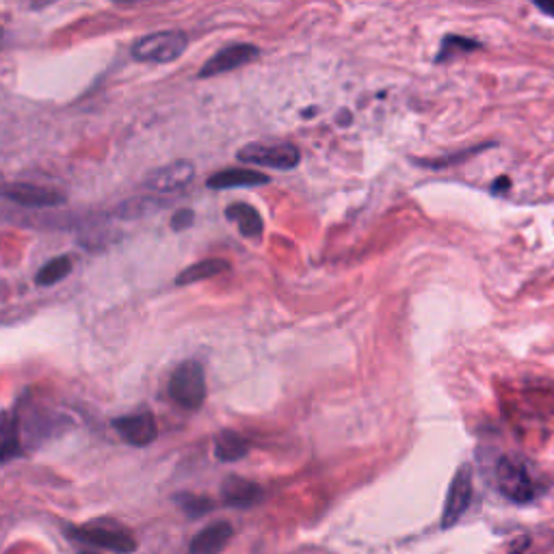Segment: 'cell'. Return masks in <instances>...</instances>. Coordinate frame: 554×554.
<instances>
[{
    "label": "cell",
    "instance_id": "6da1fadb",
    "mask_svg": "<svg viewBox=\"0 0 554 554\" xmlns=\"http://www.w3.org/2000/svg\"><path fill=\"white\" fill-rule=\"evenodd\" d=\"M70 535L87 546L128 554L137 550V539L124 524L115 520H94L83 526H74Z\"/></svg>",
    "mask_w": 554,
    "mask_h": 554
},
{
    "label": "cell",
    "instance_id": "7a4b0ae2",
    "mask_svg": "<svg viewBox=\"0 0 554 554\" xmlns=\"http://www.w3.org/2000/svg\"><path fill=\"white\" fill-rule=\"evenodd\" d=\"M169 394L184 410H200L206 399V377L202 364L193 360L180 364L176 373L171 375Z\"/></svg>",
    "mask_w": 554,
    "mask_h": 554
},
{
    "label": "cell",
    "instance_id": "3957f363",
    "mask_svg": "<svg viewBox=\"0 0 554 554\" xmlns=\"http://www.w3.org/2000/svg\"><path fill=\"white\" fill-rule=\"evenodd\" d=\"M496 481L498 490L503 492V496L509 498L511 503L526 505L537 496V487L529 468L516 457H503L498 461Z\"/></svg>",
    "mask_w": 554,
    "mask_h": 554
},
{
    "label": "cell",
    "instance_id": "277c9868",
    "mask_svg": "<svg viewBox=\"0 0 554 554\" xmlns=\"http://www.w3.org/2000/svg\"><path fill=\"white\" fill-rule=\"evenodd\" d=\"M189 39L180 31H163L141 37L133 46V57L145 63H171L182 57Z\"/></svg>",
    "mask_w": 554,
    "mask_h": 554
},
{
    "label": "cell",
    "instance_id": "5b68a950",
    "mask_svg": "<svg viewBox=\"0 0 554 554\" xmlns=\"http://www.w3.org/2000/svg\"><path fill=\"white\" fill-rule=\"evenodd\" d=\"M239 161L286 171L299 165L301 154L293 143H249L239 150Z\"/></svg>",
    "mask_w": 554,
    "mask_h": 554
},
{
    "label": "cell",
    "instance_id": "8992f818",
    "mask_svg": "<svg viewBox=\"0 0 554 554\" xmlns=\"http://www.w3.org/2000/svg\"><path fill=\"white\" fill-rule=\"evenodd\" d=\"M470 500H472V472L468 466H461L455 472L451 487H448V496L442 513L444 529H451L453 524L461 520V516H464L470 507Z\"/></svg>",
    "mask_w": 554,
    "mask_h": 554
},
{
    "label": "cell",
    "instance_id": "52a82bcc",
    "mask_svg": "<svg viewBox=\"0 0 554 554\" xmlns=\"http://www.w3.org/2000/svg\"><path fill=\"white\" fill-rule=\"evenodd\" d=\"M0 197L26 208H46V206H59L65 202L63 193L37 187V184H29V182L3 184V187H0Z\"/></svg>",
    "mask_w": 554,
    "mask_h": 554
},
{
    "label": "cell",
    "instance_id": "ba28073f",
    "mask_svg": "<svg viewBox=\"0 0 554 554\" xmlns=\"http://www.w3.org/2000/svg\"><path fill=\"white\" fill-rule=\"evenodd\" d=\"M258 59V48L252 46V44H234V46H228L223 48L221 52H217L215 57H210L204 68L200 70V76L202 78H210V76H219V74H226V72H232V70H239L243 68V65L252 63Z\"/></svg>",
    "mask_w": 554,
    "mask_h": 554
},
{
    "label": "cell",
    "instance_id": "9c48e42d",
    "mask_svg": "<svg viewBox=\"0 0 554 554\" xmlns=\"http://www.w3.org/2000/svg\"><path fill=\"white\" fill-rule=\"evenodd\" d=\"M113 429L120 433V438L133 446H148L158 438L156 418L150 412L130 414L113 420Z\"/></svg>",
    "mask_w": 554,
    "mask_h": 554
},
{
    "label": "cell",
    "instance_id": "30bf717a",
    "mask_svg": "<svg viewBox=\"0 0 554 554\" xmlns=\"http://www.w3.org/2000/svg\"><path fill=\"white\" fill-rule=\"evenodd\" d=\"M195 176V167L191 161H174L161 169H156L148 178V187L158 193H176L187 187Z\"/></svg>",
    "mask_w": 554,
    "mask_h": 554
},
{
    "label": "cell",
    "instance_id": "8fae6325",
    "mask_svg": "<svg viewBox=\"0 0 554 554\" xmlns=\"http://www.w3.org/2000/svg\"><path fill=\"white\" fill-rule=\"evenodd\" d=\"M221 496L230 507L249 509L260 505L262 500H265V490H262V487L254 481H247L243 477H236V474H230V477L221 485Z\"/></svg>",
    "mask_w": 554,
    "mask_h": 554
},
{
    "label": "cell",
    "instance_id": "7c38bea8",
    "mask_svg": "<svg viewBox=\"0 0 554 554\" xmlns=\"http://www.w3.org/2000/svg\"><path fill=\"white\" fill-rule=\"evenodd\" d=\"M232 535H234V529L230 522H226V520L213 522V524H208L204 531H200L193 537L189 550H191V554H219V552H223V548L228 546Z\"/></svg>",
    "mask_w": 554,
    "mask_h": 554
},
{
    "label": "cell",
    "instance_id": "4fadbf2b",
    "mask_svg": "<svg viewBox=\"0 0 554 554\" xmlns=\"http://www.w3.org/2000/svg\"><path fill=\"white\" fill-rule=\"evenodd\" d=\"M271 178L258 174L254 169H223L206 180L208 189H232V187H258L267 184Z\"/></svg>",
    "mask_w": 554,
    "mask_h": 554
},
{
    "label": "cell",
    "instance_id": "5bb4252c",
    "mask_svg": "<svg viewBox=\"0 0 554 554\" xmlns=\"http://www.w3.org/2000/svg\"><path fill=\"white\" fill-rule=\"evenodd\" d=\"M226 217L234 221L239 226L241 234L247 236V239H258L265 230V223H262V217L254 206H249L245 202H236L226 208Z\"/></svg>",
    "mask_w": 554,
    "mask_h": 554
},
{
    "label": "cell",
    "instance_id": "9a60e30c",
    "mask_svg": "<svg viewBox=\"0 0 554 554\" xmlns=\"http://www.w3.org/2000/svg\"><path fill=\"white\" fill-rule=\"evenodd\" d=\"M230 271V262L228 260H202V262H195V265L187 267L184 271L178 273L176 277V284L178 286H189V284H195V282H204V280H210V277H217L221 273Z\"/></svg>",
    "mask_w": 554,
    "mask_h": 554
},
{
    "label": "cell",
    "instance_id": "2e32d148",
    "mask_svg": "<svg viewBox=\"0 0 554 554\" xmlns=\"http://www.w3.org/2000/svg\"><path fill=\"white\" fill-rule=\"evenodd\" d=\"M249 453V442L236 431H221L215 438V455L221 461H239Z\"/></svg>",
    "mask_w": 554,
    "mask_h": 554
},
{
    "label": "cell",
    "instance_id": "e0dca14e",
    "mask_svg": "<svg viewBox=\"0 0 554 554\" xmlns=\"http://www.w3.org/2000/svg\"><path fill=\"white\" fill-rule=\"evenodd\" d=\"M70 271H72V260L68 256L52 258L48 265H44L37 271L35 282L37 286H55L63 280V277H68Z\"/></svg>",
    "mask_w": 554,
    "mask_h": 554
},
{
    "label": "cell",
    "instance_id": "ac0fdd59",
    "mask_svg": "<svg viewBox=\"0 0 554 554\" xmlns=\"http://www.w3.org/2000/svg\"><path fill=\"white\" fill-rule=\"evenodd\" d=\"M474 48H479V44H477V42H472V39L459 37V35H448V37L444 39V42H442L438 61L453 59L455 55H464V52H470V50H474Z\"/></svg>",
    "mask_w": 554,
    "mask_h": 554
},
{
    "label": "cell",
    "instance_id": "d6986e66",
    "mask_svg": "<svg viewBox=\"0 0 554 554\" xmlns=\"http://www.w3.org/2000/svg\"><path fill=\"white\" fill-rule=\"evenodd\" d=\"M178 500H180V507H182V511H187L189 516H193V518H197V516H204V513H208L210 509H213V500L202 498V496L182 494V496H178Z\"/></svg>",
    "mask_w": 554,
    "mask_h": 554
},
{
    "label": "cell",
    "instance_id": "ffe728a7",
    "mask_svg": "<svg viewBox=\"0 0 554 554\" xmlns=\"http://www.w3.org/2000/svg\"><path fill=\"white\" fill-rule=\"evenodd\" d=\"M193 221H195V213L191 208H180L178 213L171 217V228H174L176 232L180 230H187L193 226Z\"/></svg>",
    "mask_w": 554,
    "mask_h": 554
},
{
    "label": "cell",
    "instance_id": "44dd1931",
    "mask_svg": "<svg viewBox=\"0 0 554 554\" xmlns=\"http://www.w3.org/2000/svg\"><path fill=\"white\" fill-rule=\"evenodd\" d=\"M537 7L554 18V3H537Z\"/></svg>",
    "mask_w": 554,
    "mask_h": 554
},
{
    "label": "cell",
    "instance_id": "7402d4cb",
    "mask_svg": "<svg viewBox=\"0 0 554 554\" xmlns=\"http://www.w3.org/2000/svg\"><path fill=\"white\" fill-rule=\"evenodd\" d=\"M3 37H5V31H3V29H0V44H3Z\"/></svg>",
    "mask_w": 554,
    "mask_h": 554
},
{
    "label": "cell",
    "instance_id": "603a6c76",
    "mask_svg": "<svg viewBox=\"0 0 554 554\" xmlns=\"http://www.w3.org/2000/svg\"><path fill=\"white\" fill-rule=\"evenodd\" d=\"M81 554H98V552H91V550H83Z\"/></svg>",
    "mask_w": 554,
    "mask_h": 554
}]
</instances>
